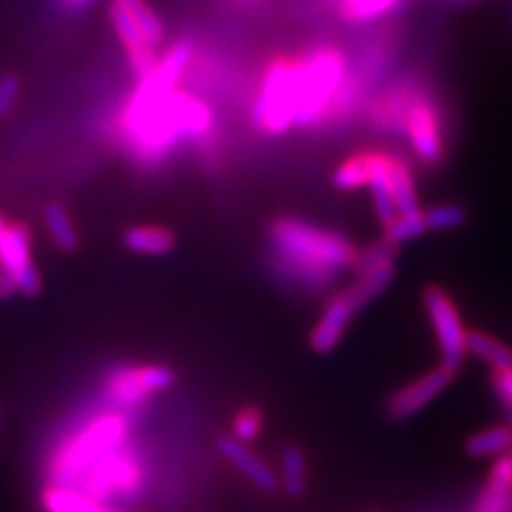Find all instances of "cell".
<instances>
[{"label": "cell", "mask_w": 512, "mask_h": 512, "mask_svg": "<svg viewBox=\"0 0 512 512\" xmlns=\"http://www.w3.org/2000/svg\"><path fill=\"white\" fill-rule=\"evenodd\" d=\"M141 483L143 472L139 466L137 451L126 440L124 444L114 448V451H109L99 461L92 463L75 489L84 491L94 500L107 502L111 498H135L141 489Z\"/></svg>", "instance_id": "5b68a950"}, {"label": "cell", "mask_w": 512, "mask_h": 512, "mask_svg": "<svg viewBox=\"0 0 512 512\" xmlns=\"http://www.w3.org/2000/svg\"><path fill=\"white\" fill-rule=\"evenodd\" d=\"M175 239L160 227H133L124 233V246L137 254L160 256L171 252Z\"/></svg>", "instance_id": "d6986e66"}, {"label": "cell", "mask_w": 512, "mask_h": 512, "mask_svg": "<svg viewBox=\"0 0 512 512\" xmlns=\"http://www.w3.org/2000/svg\"><path fill=\"white\" fill-rule=\"evenodd\" d=\"M62 3L71 9H84L86 5L92 3V0H62Z\"/></svg>", "instance_id": "4dcf8cb0"}, {"label": "cell", "mask_w": 512, "mask_h": 512, "mask_svg": "<svg viewBox=\"0 0 512 512\" xmlns=\"http://www.w3.org/2000/svg\"><path fill=\"white\" fill-rule=\"evenodd\" d=\"M128 440V421L120 412H107L92 419L67 444H62L52 461L54 485L77 487L92 463Z\"/></svg>", "instance_id": "277c9868"}, {"label": "cell", "mask_w": 512, "mask_h": 512, "mask_svg": "<svg viewBox=\"0 0 512 512\" xmlns=\"http://www.w3.org/2000/svg\"><path fill=\"white\" fill-rule=\"evenodd\" d=\"M109 15H111V24H114V28H116V35L120 37V41L126 47L128 60H131L137 77L139 79L146 77L156 67V62H158V58L154 54L156 47H152L148 43V39L143 37L141 28L133 20V15L128 13V9L122 7L118 0H114V3H111Z\"/></svg>", "instance_id": "7c38bea8"}, {"label": "cell", "mask_w": 512, "mask_h": 512, "mask_svg": "<svg viewBox=\"0 0 512 512\" xmlns=\"http://www.w3.org/2000/svg\"><path fill=\"white\" fill-rule=\"evenodd\" d=\"M487 487L510 493V489H512V455L510 453L500 455L498 461L493 463Z\"/></svg>", "instance_id": "83f0119b"}, {"label": "cell", "mask_w": 512, "mask_h": 512, "mask_svg": "<svg viewBox=\"0 0 512 512\" xmlns=\"http://www.w3.org/2000/svg\"><path fill=\"white\" fill-rule=\"evenodd\" d=\"M41 280L32 263L30 233L20 222L0 216V297L15 293L37 295Z\"/></svg>", "instance_id": "8992f818"}, {"label": "cell", "mask_w": 512, "mask_h": 512, "mask_svg": "<svg viewBox=\"0 0 512 512\" xmlns=\"http://www.w3.org/2000/svg\"><path fill=\"white\" fill-rule=\"evenodd\" d=\"M340 3L348 20L370 22L389 15L399 0H340Z\"/></svg>", "instance_id": "d4e9b609"}, {"label": "cell", "mask_w": 512, "mask_h": 512, "mask_svg": "<svg viewBox=\"0 0 512 512\" xmlns=\"http://www.w3.org/2000/svg\"><path fill=\"white\" fill-rule=\"evenodd\" d=\"M45 218V227L47 233H50L52 242L62 250V252H73L77 248V231L73 227V222L67 214V210L60 203H50L43 212Z\"/></svg>", "instance_id": "44dd1931"}, {"label": "cell", "mask_w": 512, "mask_h": 512, "mask_svg": "<svg viewBox=\"0 0 512 512\" xmlns=\"http://www.w3.org/2000/svg\"><path fill=\"white\" fill-rule=\"evenodd\" d=\"M425 233H429V229L423 210L416 214H397L389 224H384V242L395 248L414 242Z\"/></svg>", "instance_id": "7402d4cb"}, {"label": "cell", "mask_w": 512, "mask_h": 512, "mask_svg": "<svg viewBox=\"0 0 512 512\" xmlns=\"http://www.w3.org/2000/svg\"><path fill=\"white\" fill-rule=\"evenodd\" d=\"M218 453L227 459L235 470L242 472L254 487H259L263 491H274L278 487L276 472L252 451L250 444L239 442L233 436H224L218 440Z\"/></svg>", "instance_id": "5bb4252c"}, {"label": "cell", "mask_w": 512, "mask_h": 512, "mask_svg": "<svg viewBox=\"0 0 512 512\" xmlns=\"http://www.w3.org/2000/svg\"><path fill=\"white\" fill-rule=\"evenodd\" d=\"M20 82L15 75H3L0 77V116H5L13 107L15 99H18Z\"/></svg>", "instance_id": "f1b7e54d"}, {"label": "cell", "mask_w": 512, "mask_h": 512, "mask_svg": "<svg viewBox=\"0 0 512 512\" xmlns=\"http://www.w3.org/2000/svg\"><path fill=\"white\" fill-rule=\"evenodd\" d=\"M118 3L133 15V20L143 32V37L148 39L152 47H156L160 41H163V24H160L156 13L146 5V0H118Z\"/></svg>", "instance_id": "cb8c5ba5"}, {"label": "cell", "mask_w": 512, "mask_h": 512, "mask_svg": "<svg viewBox=\"0 0 512 512\" xmlns=\"http://www.w3.org/2000/svg\"><path fill=\"white\" fill-rule=\"evenodd\" d=\"M359 312V308L352 303L348 293L335 295L323 312V316L318 318L316 327L312 329L310 335V346L318 355H327L335 346H338L344 338V333L350 325L352 316Z\"/></svg>", "instance_id": "4fadbf2b"}, {"label": "cell", "mask_w": 512, "mask_h": 512, "mask_svg": "<svg viewBox=\"0 0 512 512\" xmlns=\"http://www.w3.org/2000/svg\"><path fill=\"white\" fill-rule=\"evenodd\" d=\"M346 79V62L342 52L316 50L308 58L291 62L293 124L308 126L325 116L342 92Z\"/></svg>", "instance_id": "3957f363"}, {"label": "cell", "mask_w": 512, "mask_h": 512, "mask_svg": "<svg viewBox=\"0 0 512 512\" xmlns=\"http://www.w3.org/2000/svg\"><path fill=\"white\" fill-rule=\"evenodd\" d=\"M391 190H393V201H395L397 214H416L423 210L419 195H416V186H414L410 167L397 156H395L393 171H391Z\"/></svg>", "instance_id": "ac0fdd59"}, {"label": "cell", "mask_w": 512, "mask_h": 512, "mask_svg": "<svg viewBox=\"0 0 512 512\" xmlns=\"http://www.w3.org/2000/svg\"><path fill=\"white\" fill-rule=\"evenodd\" d=\"M402 131L406 133L412 152L425 165H438L444 158V131L438 105L416 92L406 111Z\"/></svg>", "instance_id": "9c48e42d"}, {"label": "cell", "mask_w": 512, "mask_h": 512, "mask_svg": "<svg viewBox=\"0 0 512 512\" xmlns=\"http://www.w3.org/2000/svg\"><path fill=\"white\" fill-rule=\"evenodd\" d=\"M493 387L498 395L508 404L512 410V370L508 372H493Z\"/></svg>", "instance_id": "f546056e"}, {"label": "cell", "mask_w": 512, "mask_h": 512, "mask_svg": "<svg viewBox=\"0 0 512 512\" xmlns=\"http://www.w3.org/2000/svg\"><path fill=\"white\" fill-rule=\"evenodd\" d=\"M173 382L175 376L165 365H131L111 374L105 382V391L114 404L131 408L150 395L169 389Z\"/></svg>", "instance_id": "30bf717a"}, {"label": "cell", "mask_w": 512, "mask_h": 512, "mask_svg": "<svg viewBox=\"0 0 512 512\" xmlns=\"http://www.w3.org/2000/svg\"><path fill=\"white\" fill-rule=\"evenodd\" d=\"M280 480L282 487L291 498H301L308 489V472H306V455L299 446H286L280 457Z\"/></svg>", "instance_id": "e0dca14e"}, {"label": "cell", "mask_w": 512, "mask_h": 512, "mask_svg": "<svg viewBox=\"0 0 512 512\" xmlns=\"http://www.w3.org/2000/svg\"><path fill=\"white\" fill-rule=\"evenodd\" d=\"M393 163H395V156L391 154L370 152V182H367V188L372 192L374 210L378 220L382 222V227L397 216L393 190H391Z\"/></svg>", "instance_id": "9a60e30c"}, {"label": "cell", "mask_w": 512, "mask_h": 512, "mask_svg": "<svg viewBox=\"0 0 512 512\" xmlns=\"http://www.w3.org/2000/svg\"><path fill=\"white\" fill-rule=\"evenodd\" d=\"M254 122L271 135L284 133L293 126L291 62L276 60L263 77V86L254 103Z\"/></svg>", "instance_id": "ba28073f"}, {"label": "cell", "mask_w": 512, "mask_h": 512, "mask_svg": "<svg viewBox=\"0 0 512 512\" xmlns=\"http://www.w3.org/2000/svg\"><path fill=\"white\" fill-rule=\"evenodd\" d=\"M466 350L476 359L487 363L493 372L512 370V348H508L498 338L483 331H468Z\"/></svg>", "instance_id": "2e32d148"}, {"label": "cell", "mask_w": 512, "mask_h": 512, "mask_svg": "<svg viewBox=\"0 0 512 512\" xmlns=\"http://www.w3.org/2000/svg\"><path fill=\"white\" fill-rule=\"evenodd\" d=\"M425 212V210H423ZM468 212L463 210L461 205L457 203H442V205H434L429 207L425 212V220H427V229L429 231H453L459 229L463 222H466Z\"/></svg>", "instance_id": "484cf974"}, {"label": "cell", "mask_w": 512, "mask_h": 512, "mask_svg": "<svg viewBox=\"0 0 512 512\" xmlns=\"http://www.w3.org/2000/svg\"><path fill=\"white\" fill-rule=\"evenodd\" d=\"M423 303H425L427 316L431 320V327H434V333H436L442 365L451 367V370L457 372L463 363V357L468 355L466 350L468 331L463 327L457 303L444 291V288L436 284L425 288Z\"/></svg>", "instance_id": "52a82bcc"}, {"label": "cell", "mask_w": 512, "mask_h": 512, "mask_svg": "<svg viewBox=\"0 0 512 512\" xmlns=\"http://www.w3.org/2000/svg\"><path fill=\"white\" fill-rule=\"evenodd\" d=\"M212 126L207 107L178 92H143L137 88L124 114L126 137L139 154L163 156L184 137H201Z\"/></svg>", "instance_id": "6da1fadb"}, {"label": "cell", "mask_w": 512, "mask_h": 512, "mask_svg": "<svg viewBox=\"0 0 512 512\" xmlns=\"http://www.w3.org/2000/svg\"><path fill=\"white\" fill-rule=\"evenodd\" d=\"M263 434V414L259 408L246 406L235 414L231 425V436L239 442L250 444Z\"/></svg>", "instance_id": "4316f807"}, {"label": "cell", "mask_w": 512, "mask_h": 512, "mask_svg": "<svg viewBox=\"0 0 512 512\" xmlns=\"http://www.w3.org/2000/svg\"><path fill=\"white\" fill-rule=\"evenodd\" d=\"M455 370L446 365H438L434 370L423 374L421 378H416L408 382L406 387L399 389L389 402V414L395 421H406L410 416L419 414L423 408H427L436 397H440L448 384L455 378Z\"/></svg>", "instance_id": "8fae6325"}, {"label": "cell", "mask_w": 512, "mask_h": 512, "mask_svg": "<svg viewBox=\"0 0 512 512\" xmlns=\"http://www.w3.org/2000/svg\"><path fill=\"white\" fill-rule=\"evenodd\" d=\"M333 182L340 190L348 192L367 188V182H370V152H361L344 160L338 171H335Z\"/></svg>", "instance_id": "603a6c76"}, {"label": "cell", "mask_w": 512, "mask_h": 512, "mask_svg": "<svg viewBox=\"0 0 512 512\" xmlns=\"http://www.w3.org/2000/svg\"><path fill=\"white\" fill-rule=\"evenodd\" d=\"M271 239L293 274L312 284L331 280L357 261V250L346 237L297 218L278 220Z\"/></svg>", "instance_id": "7a4b0ae2"}, {"label": "cell", "mask_w": 512, "mask_h": 512, "mask_svg": "<svg viewBox=\"0 0 512 512\" xmlns=\"http://www.w3.org/2000/svg\"><path fill=\"white\" fill-rule=\"evenodd\" d=\"M512 448V429L510 427H491L478 431L466 444V451L474 459H489L500 457Z\"/></svg>", "instance_id": "ffe728a7"}]
</instances>
